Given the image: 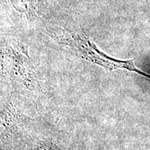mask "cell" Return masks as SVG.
<instances>
[{
	"instance_id": "cell-1",
	"label": "cell",
	"mask_w": 150,
	"mask_h": 150,
	"mask_svg": "<svg viewBox=\"0 0 150 150\" xmlns=\"http://www.w3.org/2000/svg\"><path fill=\"white\" fill-rule=\"evenodd\" d=\"M69 45L75 48L77 52L84 58L93 63L102 65L109 70L116 69H125L131 72H136L143 76H147V73L140 70L135 66L134 60L121 61L112 59L101 52L91 41L77 35H72L67 38Z\"/></svg>"
},
{
	"instance_id": "cell-2",
	"label": "cell",
	"mask_w": 150,
	"mask_h": 150,
	"mask_svg": "<svg viewBox=\"0 0 150 150\" xmlns=\"http://www.w3.org/2000/svg\"><path fill=\"white\" fill-rule=\"evenodd\" d=\"M33 150H61L54 143L48 141H42L38 143Z\"/></svg>"
}]
</instances>
